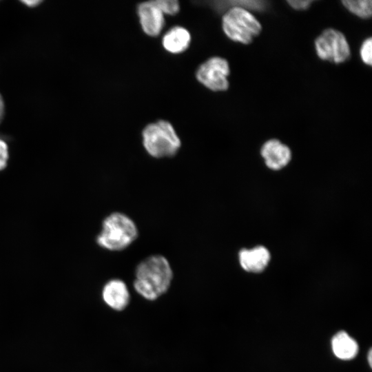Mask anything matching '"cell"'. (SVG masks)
<instances>
[{
    "mask_svg": "<svg viewBox=\"0 0 372 372\" xmlns=\"http://www.w3.org/2000/svg\"><path fill=\"white\" fill-rule=\"evenodd\" d=\"M230 73L228 61L220 56H212L202 63L196 70L197 81L214 92H223L229 87Z\"/></svg>",
    "mask_w": 372,
    "mask_h": 372,
    "instance_id": "6",
    "label": "cell"
},
{
    "mask_svg": "<svg viewBox=\"0 0 372 372\" xmlns=\"http://www.w3.org/2000/svg\"><path fill=\"white\" fill-rule=\"evenodd\" d=\"M102 295L108 306L118 311L124 309L130 301L127 285L119 279L108 281L103 287Z\"/></svg>",
    "mask_w": 372,
    "mask_h": 372,
    "instance_id": "10",
    "label": "cell"
},
{
    "mask_svg": "<svg viewBox=\"0 0 372 372\" xmlns=\"http://www.w3.org/2000/svg\"><path fill=\"white\" fill-rule=\"evenodd\" d=\"M191 39V34L187 29L176 25L165 32L162 39V45L167 52L178 54L189 47Z\"/></svg>",
    "mask_w": 372,
    "mask_h": 372,
    "instance_id": "11",
    "label": "cell"
},
{
    "mask_svg": "<svg viewBox=\"0 0 372 372\" xmlns=\"http://www.w3.org/2000/svg\"><path fill=\"white\" fill-rule=\"evenodd\" d=\"M238 255L242 268L251 273L263 271L271 258L269 251L263 246H257L251 249H243Z\"/></svg>",
    "mask_w": 372,
    "mask_h": 372,
    "instance_id": "9",
    "label": "cell"
},
{
    "mask_svg": "<svg viewBox=\"0 0 372 372\" xmlns=\"http://www.w3.org/2000/svg\"><path fill=\"white\" fill-rule=\"evenodd\" d=\"M369 37L364 41L360 48V56L362 61L366 65H371L372 63V41Z\"/></svg>",
    "mask_w": 372,
    "mask_h": 372,
    "instance_id": "16",
    "label": "cell"
},
{
    "mask_svg": "<svg viewBox=\"0 0 372 372\" xmlns=\"http://www.w3.org/2000/svg\"><path fill=\"white\" fill-rule=\"evenodd\" d=\"M222 28L225 35L235 42L249 44L261 32L262 26L248 10L233 7L222 17Z\"/></svg>",
    "mask_w": 372,
    "mask_h": 372,
    "instance_id": "4",
    "label": "cell"
},
{
    "mask_svg": "<svg viewBox=\"0 0 372 372\" xmlns=\"http://www.w3.org/2000/svg\"><path fill=\"white\" fill-rule=\"evenodd\" d=\"M343 6L351 13L362 19H369L372 14V1L371 0H345Z\"/></svg>",
    "mask_w": 372,
    "mask_h": 372,
    "instance_id": "14",
    "label": "cell"
},
{
    "mask_svg": "<svg viewBox=\"0 0 372 372\" xmlns=\"http://www.w3.org/2000/svg\"><path fill=\"white\" fill-rule=\"evenodd\" d=\"M261 156L267 167L273 170H279L289 163L291 152L289 147L280 141L271 139L262 146Z\"/></svg>",
    "mask_w": 372,
    "mask_h": 372,
    "instance_id": "8",
    "label": "cell"
},
{
    "mask_svg": "<svg viewBox=\"0 0 372 372\" xmlns=\"http://www.w3.org/2000/svg\"><path fill=\"white\" fill-rule=\"evenodd\" d=\"M138 234V228L134 220L127 215L116 211L103 220L96 242L107 250L119 251L135 241Z\"/></svg>",
    "mask_w": 372,
    "mask_h": 372,
    "instance_id": "2",
    "label": "cell"
},
{
    "mask_svg": "<svg viewBox=\"0 0 372 372\" xmlns=\"http://www.w3.org/2000/svg\"><path fill=\"white\" fill-rule=\"evenodd\" d=\"M372 351H371V349H370L369 351V353H368V362H369V366L371 367V364H372V362H371V359H372Z\"/></svg>",
    "mask_w": 372,
    "mask_h": 372,
    "instance_id": "21",
    "label": "cell"
},
{
    "mask_svg": "<svg viewBox=\"0 0 372 372\" xmlns=\"http://www.w3.org/2000/svg\"><path fill=\"white\" fill-rule=\"evenodd\" d=\"M154 2L164 14L173 16L180 11V4L176 0H155Z\"/></svg>",
    "mask_w": 372,
    "mask_h": 372,
    "instance_id": "15",
    "label": "cell"
},
{
    "mask_svg": "<svg viewBox=\"0 0 372 372\" xmlns=\"http://www.w3.org/2000/svg\"><path fill=\"white\" fill-rule=\"evenodd\" d=\"M8 158V146L6 142L0 139V170L6 165Z\"/></svg>",
    "mask_w": 372,
    "mask_h": 372,
    "instance_id": "18",
    "label": "cell"
},
{
    "mask_svg": "<svg viewBox=\"0 0 372 372\" xmlns=\"http://www.w3.org/2000/svg\"><path fill=\"white\" fill-rule=\"evenodd\" d=\"M136 12L141 27L145 34L152 37L161 34L165 25L164 14L154 1L138 3Z\"/></svg>",
    "mask_w": 372,
    "mask_h": 372,
    "instance_id": "7",
    "label": "cell"
},
{
    "mask_svg": "<svg viewBox=\"0 0 372 372\" xmlns=\"http://www.w3.org/2000/svg\"><path fill=\"white\" fill-rule=\"evenodd\" d=\"M287 2L294 10H305L310 7L311 4L313 2H314V1L313 0H304V1L288 0Z\"/></svg>",
    "mask_w": 372,
    "mask_h": 372,
    "instance_id": "17",
    "label": "cell"
},
{
    "mask_svg": "<svg viewBox=\"0 0 372 372\" xmlns=\"http://www.w3.org/2000/svg\"><path fill=\"white\" fill-rule=\"evenodd\" d=\"M209 6L217 12H225L233 7H240L245 10L263 11L268 6L266 1L238 0V1H214L207 2Z\"/></svg>",
    "mask_w": 372,
    "mask_h": 372,
    "instance_id": "13",
    "label": "cell"
},
{
    "mask_svg": "<svg viewBox=\"0 0 372 372\" xmlns=\"http://www.w3.org/2000/svg\"><path fill=\"white\" fill-rule=\"evenodd\" d=\"M331 347L334 355L343 360L353 359L358 352L357 342L344 331H338L333 335Z\"/></svg>",
    "mask_w": 372,
    "mask_h": 372,
    "instance_id": "12",
    "label": "cell"
},
{
    "mask_svg": "<svg viewBox=\"0 0 372 372\" xmlns=\"http://www.w3.org/2000/svg\"><path fill=\"white\" fill-rule=\"evenodd\" d=\"M172 278L168 260L161 254H154L136 266L134 287L143 298L154 300L167 291Z\"/></svg>",
    "mask_w": 372,
    "mask_h": 372,
    "instance_id": "1",
    "label": "cell"
},
{
    "mask_svg": "<svg viewBox=\"0 0 372 372\" xmlns=\"http://www.w3.org/2000/svg\"><path fill=\"white\" fill-rule=\"evenodd\" d=\"M22 2L28 6H34L41 3L40 1H24Z\"/></svg>",
    "mask_w": 372,
    "mask_h": 372,
    "instance_id": "20",
    "label": "cell"
},
{
    "mask_svg": "<svg viewBox=\"0 0 372 372\" xmlns=\"http://www.w3.org/2000/svg\"><path fill=\"white\" fill-rule=\"evenodd\" d=\"M142 141L147 154L156 158L172 157L181 146L174 127L163 119L147 124L142 130Z\"/></svg>",
    "mask_w": 372,
    "mask_h": 372,
    "instance_id": "3",
    "label": "cell"
},
{
    "mask_svg": "<svg viewBox=\"0 0 372 372\" xmlns=\"http://www.w3.org/2000/svg\"><path fill=\"white\" fill-rule=\"evenodd\" d=\"M315 48L320 59L335 64L345 62L351 56L346 37L333 28L326 29L316 39Z\"/></svg>",
    "mask_w": 372,
    "mask_h": 372,
    "instance_id": "5",
    "label": "cell"
},
{
    "mask_svg": "<svg viewBox=\"0 0 372 372\" xmlns=\"http://www.w3.org/2000/svg\"><path fill=\"white\" fill-rule=\"evenodd\" d=\"M4 115V103L3 98L0 94V123L1 122Z\"/></svg>",
    "mask_w": 372,
    "mask_h": 372,
    "instance_id": "19",
    "label": "cell"
}]
</instances>
